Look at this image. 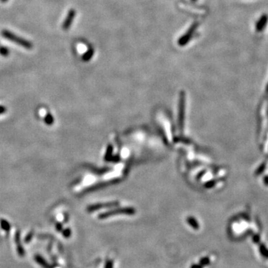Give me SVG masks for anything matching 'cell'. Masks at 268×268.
Returning a JSON list of instances; mask_svg holds the SVG:
<instances>
[{
    "label": "cell",
    "mask_w": 268,
    "mask_h": 268,
    "mask_svg": "<svg viewBox=\"0 0 268 268\" xmlns=\"http://www.w3.org/2000/svg\"><path fill=\"white\" fill-rule=\"evenodd\" d=\"M2 35L5 38L11 40V41L17 43V44L19 45V46L27 48V49H31V48H33V45H32V43H31V42H29L28 40H25V39L23 38H19V37L17 36V35L11 33V32L8 31L3 30L2 31Z\"/></svg>",
    "instance_id": "6da1fadb"
},
{
    "label": "cell",
    "mask_w": 268,
    "mask_h": 268,
    "mask_svg": "<svg viewBox=\"0 0 268 268\" xmlns=\"http://www.w3.org/2000/svg\"><path fill=\"white\" fill-rule=\"evenodd\" d=\"M136 213V210L133 208L131 207H125V208H119V209H113V210H109L103 212L98 215L99 219H105L107 217H112L114 215L118 214H127V215H133Z\"/></svg>",
    "instance_id": "7a4b0ae2"
},
{
    "label": "cell",
    "mask_w": 268,
    "mask_h": 268,
    "mask_svg": "<svg viewBox=\"0 0 268 268\" xmlns=\"http://www.w3.org/2000/svg\"><path fill=\"white\" fill-rule=\"evenodd\" d=\"M179 114H178V128L180 133H182L184 127V119L185 110V93L181 92L179 100Z\"/></svg>",
    "instance_id": "3957f363"
},
{
    "label": "cell",
    "mask_w": 268,
    "mask_h": 268,
    "mask_svg": "<svg viewBox=\"0 0 268 268\" xmlns=\"http://www.w3.org/2000/svg\"><path fill=\"white\" fill-rule=\"evenodd\" d=\"M119 202L118 201H114V202H109V203H97V204H93L90 205L87 207V211L89 212H92V211H95L97 210H99V209H104V208H112V207H116V206H119Z\"/></svg>",
    "instance_id": "277c9868"
},
{
    "label": "cell",
    "mask_w": 268,
    "mask_h": 268,
    "mask_svg": "<svg viewBox=\"0 0 268 268\" xmlns=\"http://www.w3.org/2000/svg\"><path fill=\"white\" fill-rule=\"evenodd\" d=\"M268 22V16L267 14H263L260 17L259 20L256 24V31L257 32H261L264 31Z\"/></svg>",
    "instance_id": "5b68a950"
},
{
    "label": "cell",
    "mask_w": 268,
    "mask_h": 268,
    "mask_svg": "<svg viewBox=\"0 0 268 268\" xmlns=\"http://www.w3.org/2000/svg\"><path fill=\"white\" fill-rule=\"evenodd\" d=\"M75 11L74 9H71L70 11H69V13H68L67 18H66L65 20H64V23H63L62 27L64 30H67V29L71 26L72 22H73V19L75 18Z\"/></svg>",
    "instance_id": "8992f818"
},
{
    "label": "cell",
    "mask_w": 268,
    "mask_h": 268,
    "mask_svg": "<svg viewBox=\"0 0 268 268\" xmlns=\"http://www.w3.org/2000/svg\"><path fill=\"white\" fill-rule=\"evenodd\" d=\"M15 241H16V243H17V252H18L19 256H20L21 257H22V256L25 255V250L23 249L22 246L21 245L20 238H19V232H17V233H16Z\"/></svg>",
    "instance_id": "52a82bcc"
},
{
    "label": "cell",
    "mask_w": 268,
    "mask_h": 268,
    "mask_svg": "<svg viewBox=\"0 0 268 268\" xmlns=\"http://www.w3.org/2000/svg\"><path fill=\"white\" fill-rule=\"evenodd\" d=\"M34 259H35V261H36L37 262H38V264H40V266H42V267H44V268H53V266L51 265V264H48L47 261H46V260L43 259V258L41 256H40V255H37V256H35Z\"/></svg>",
    "instance_id": "ba28073f"
},
{
    "label": "cell",
    "mask_w": 268,
    "mask_h": 268,
    "mask_svg": "<svg viewBox=\"0 0 268 268\" xmlns=\"http://www.w3.org/2000/svg\"><path fill=\"white\" fill-rule=\"evenodd\" d=\"M187 222H188V224L191 226L194 230H199L200 225L194 217H188V218H187Z\"/></svg>",
    "instance_id": "9c48e42d"
},
{
    "label": "cell",
    "mask_w": 268,
    "mask_h": 268,
    "mask_svg": "<svg viewBox=\"0 0 268 268\" xmlns=\"http://www.w3.org/2000/svg\"><path fill=\"white\" fill-rule=\"evenodd\" d=\"M0 225H1L2 229L3 230L6 231V232H8V231L11 230V225H10L8 221H7L6 220L1 219V220H0Z\"/></svg>",
    "instance_id": "30bf717a"
},
{
    "label": "cell",
    "mask_w": 268,
    "mask_h": 268,
    "mask_svg": "<svg viewBox=\"0 0 268 268\" xmlns=\"http://www.w3.org/2000/svg\"><path fill=\"white\" fill-rule=\"evenodd\" d=\"M44 121L48 125H51L53 123H54V118H53V116H51L50 113H48V114H46V116H45Z\"/></svg>",
    "instance_id": "8fae6325"
},
{
    "label": "cell",
    "mask_w": 268,
    "mask_h": 268,
    "mask_svg": "<svg viewBox=\"0 0 268 268\" xmlns=\"http://www.w3.org/2000/svg\"><path fill=\"white\" fill-rule=\"evenodd\" d=\"M10 54L9 49L5 46H0V54L4 57H8Z\"/></svg>",
    "instance_id": "7c38bea8"
},
{
    "label": "cell",
    "mask_w": 268,
    "mask_h": 268,
    "mask_svg": "<svg viewBox=\"0 0 268 268\" xmlns=\"http://www.w3.org/2000/svg\"><path fill=\"white\" fill-rule=\"evenodd\" d=\"M93 54V51L92 49H90L88 51H87L86 54L83 56L82 59H83V60L84 61L90 60V59L92 57Z\"/></svg>",
    "instance_id": "4fadbf2b"
},
{
    "label": "cell",
    "mask_w": 268,
    "mask_h": 268,
    "mask_svg": "<svg viewBox=\"0 0 268 268\" xmlns=\"http://www.w3.org/2000/svg\"><path fill=\"white\" fill-rule=\"evenodd\" d=\"M209 263H210V259H209V257H204L203 258V259H201V261H200V264H201L203 267H204V266H206L208 265V264H209Z\"/></svg>",
    "instance_id": "5bb4252c"
},
{
    "label": "cell",
    "mask_w": 268,
    "mask_h": 268,
    "mask_svg": "<svg viewBox=\"0 0 268 268\" xmlns=\"http://www.w3.org/2000/svg\"><path fill=\"white\" fill-rule=\"evenodd\" d=\"M71 235H72V232H71L70 229H66L63 232V235L64 237H66V238H69L71 236Z\"/></svg>",
    "instance_id": "9a60e30c"
},
{
    "label": "cell",
    "mask_w": 268,
    "mask_h": 268,
    "mask_svg": "<svg viewBox=\"0 0 268 268\" xmlns=\"http://www.w3.org/2000/svg\"><path fill=\"white\" fill-rule=\"evenodd\" d=\"M104 268H113V262L112 260H107Z\"/></svg>",
    "instance_id": "2e32d148"
},
{
    "label": "cell",
    "mask_w": 268,
    "mask_h": 268,
    "mask_svg": "<svg viewBox=\"0 0 268 268\" xmlns=\"http://www.w3.org/2000/svg\"><path fill=\"white\" fill-rule=\"evenodd\" d=\"M62 228H63V226L60 223H57V224H56V230H57V231H59L60 232V231L62 230Z\"/></svg>",
    "instance_id": "e0dca14e"
},
{
    "label": "cell",
    "mask_w": 268,
    "mask_h": 268,
    "mask_svg": "<svg viewBox=\"0 0 268 268\" xmlns=\"http://www.w3.org/2000/svg\"><path fill=\"white\" fill-rule=\"evenodd\" d=\"M6 111V108L4 106H0V115Z\"/></svg>",
    "instance_id": "ac0fdd59"
},
{
    "label": "cell",
    "mask_w": 268,
    "mask_h": 268,
    "mask_svg": "<svg viewBox=\"0 0 268 268\" xmlns=\"http://www.w3.org/2000/svg\"><path fill=\"white\" fill-rule=\"evenodd\" d=\"M32 235H33V233H31H31H29L28 235V236L26 237V239H25V242H28L29 240H31V239Z\"/></svg>",
    "instance_id": "d6986e66"
},
{
    "label": "cell",
    "mask_w": 268,
    "mask_h": 268,
    "mask_svg": "<svg viewBox=\"0 0 268 268\" xmlns=\"http://www.w3.org/2000/svg\"><path fill=\"white\" fill-rule=\"evenodd\" d=\"M191 268H203L201 264H194L191 266Z\"/></svg>",
    "instance_id": "ffe728a7"
},
{
    "label": "cell",
    "mask_w": 268,
    "mask_h": 268,
    "mask_svg": "<svg viewBox=\"0 0 268 268\" xmlns=\"http://www.w3.org/2000/svg\"><path fill=\"white\" fill-rule=\"evenodd\" d=\"M0 1H1V2H2V3H5V2H8V0H0Z\"/></svg>",
    "instance_id": "44dd1931"
}]
</instances>
